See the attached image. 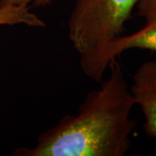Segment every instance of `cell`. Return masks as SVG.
I'll use <instances>...</instances> for the list:
<instances>
[{
	"instance_id": "cell-7",
	"label": "cell",
	"mask_w": 156,
	"mask_h": 156,
	"mask_svg": "<svg viewBox=\"0 0 156 156\" xmlns=\"http://www.w3.org/2000/svg\"><path fill=\"white\" fill-rule=\"evenodd\" d=\"M53 0H0V6L15 5L29 7L30 4L35 6L50 5Z\"/></svg>"
},
{
	"instance_id": "cell-2",
	"label": "cell",
	"mask_w": 156,
	"mask_h": 156,
	"mask_svg": "<svg viewBox=\"0 0 156 156\" xmlns=\"http://www.w3.org/2000/svg\"><path fill=\"white\" fill-rule=\"evenodd\" d=\"M140 0H76L68 22L74 50L84 56L122 35Z\"/></svg>"
},
{
	"instance_id": "cell-5",
	"label": "cell",
	"mask_w": 156,
	"mask_h": 156,
	"mask_svg": "<svg viewBox=\"0 0 156 156\" xmlns=\"http://www.w3.org/2000/svg\"><path fill=\"white\" fill-rule=\"evenodd\" d=\"M23 24L33 28H44V21L30 11L29 7L0 6V25Z\"/></svg>"
},
{
	"instance_id": "cell-1",
	"label": "cell",
	"mask_w": 156,
	"mask_h": 156,
	"mask_svg": "<svg viewBox=\"0 0 156 156\" xmlns=\"http://www.w3.org/2000/svg\"><path fill=\"white\" fill-rule=\"evenodd\" d=\"M100 87L89 91L76 115H67L38 136L31 147H19L17 156H123L131 146L136 122L130 87L116 59Z\"/></svg>"
},
{
	"instance_id": "cell-6",
	"label": "cell",
	"mask_w": 156,
	"mask_h": 156,
	"mask_svg": "<svg viewBox=\"0 0 156 156\" xmlns=\"http://www.w3.org/2000/svg\"><path fill=\"white\" fill-rule=\"evenodd\" d=\"M138 15L149 23L156 19V0H140L138 5Z\"/></svg>"
},
{
	"instance_id": "cell-4",
	"label": "cell",
	"mask_w": 156,
	"mask_h": 156,
	"mask_svg": "<svg viewBox=\"0 0 156 156\" xmlns=\"http://www.w3.org/2000/svg\"><path fill=\"white\" fill-rule=\"evenodd\" d=\"M129 87L135 105L139 106L145 119V133L156 139V60L142 62L135 70Z\"/></svg>"
},
{
	"instance_id": "cell-3",
	"label": "cell",
	"mask_w": 156,
	"mask_h": 156,
	"mask_svg": "<svg viewBox=\"0 0 156 156\" xmlns=\"http://www.w3.org/2000/svg\"><path fill=\"white\" fill-rule=\"evenodd\" d=\"M133 49L156 52V19L146 23L144 27L134 33L121 35L104 47L80 56L82 71L90 79L100 82L111 62L124 51Z\"/></svg>"
}]
</instances>
